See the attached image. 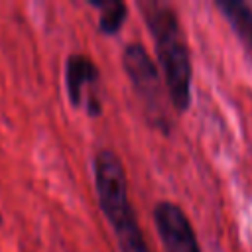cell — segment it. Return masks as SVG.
Instances as JSON below:
<instances>
[{
  "label": "cell",
  "instance_id": "obj_5",
  "mask_svg": "<svg viewBox=\"0 0 252 252\" xmlns=\"http://www.w3.org/2000/svg\"><path fill=\"white\" fill-rule=\"evenodd\" d=\"M154 224L165 252H201L193 224L179 205L159 201L154 207Z\"/></svg>",
  "mask_w": 252,
  "mask_h": 252
},
{
  "label": "cell",
  "instance_id": "obj_1",
  "mask_svg": "<svg viewBox=\"0 0 252 252\" xmlns=\"http://www.w3.org/2000/svg\"><path fill=\"white\" fill-rule=\"evenodd\" d=\"M142 18L152 33L158 67L175 112H185L191 106V55L183 26L173 6L156 0L138 2Z\"/></svg>",
  "mask_w": 252,
  "mask_h": 252
},
{
  "label": "cell",
  "instance_id": "obj_6",
  "mask_svg": "<svg viewBox=\"0 0 252 252\" xmlns=\"http://www.w3.org/2000/svg\"><path fill=\"white\" fill-rule=\"evenodd\" d=\"M215 6L234 30L238 39L252 51V6L240 0H217Z\"/></svg>",
  "mask_w": 252,
  "mask_h": 252
},
{
  "label": "cell",
  "instance_id": "obj_7",
  "mask_svg": "<svg viewBox=\"0 0 252 252\" xmlns=\"http://www.w3.org/2000/svg\"><path fill=\"white\" fill-rule=\"evenodd\" d=\"M89 4L98 10V32L104 35H116L128 16L126 4L120 0H91Z\"/></svg>",
  "mask_w": 252,
  "mask_h": 252
},
{
  "label": "cell",
  "instance_id": "obj_4",
  "mask_svg": "<svg viewBox=\"0 0 252 252\" xmlns=\"http://www.w3.org/2000/svg\"><path fill=\"white\" fill-rule=\"evenodd\" d=\"M100 71L96 63L85 53H71L65 61V87L69 102L75 108L85 104V112L89 116H98L102 112V102L94 93V85L98 83Z\"/></svg>",
  "mask_w": 252,
  "mask_h": 252
},
{
  "label": "cell",
  "instance_id": "obj_2",
  "mask_svg": "<svg viewBox=\"0 0 252 252\" xmlns=\"http://www.w3.org/2000/svg\"><path fill=\"white\" fill-rule=\"evenodd\" d=\"M94 191L120 252H152L128 197V179L116 152L102 148L93 159Z\"/></svg>",
  "mask_w": 252,
  "mask_h": 252
},
{
  "label": "cell",
  "instance_id": "obj_3",
  "mask_svg": "<svg viewBox=\"0 0 252 252\" xmlns=\"http://www.w3.org/2000/svg\"><path fill=\"white\" fill-rule=\"evenodd\" d=\"M122 67L144 106L148 124L159 130L161 134H167L169 132V116H167L169 94L158 63L150 57L148 49L142 43H128L122 49Z\"/></svg>",
  "mask_w": 252,
  "mask_h": 252
}]
</instances>
